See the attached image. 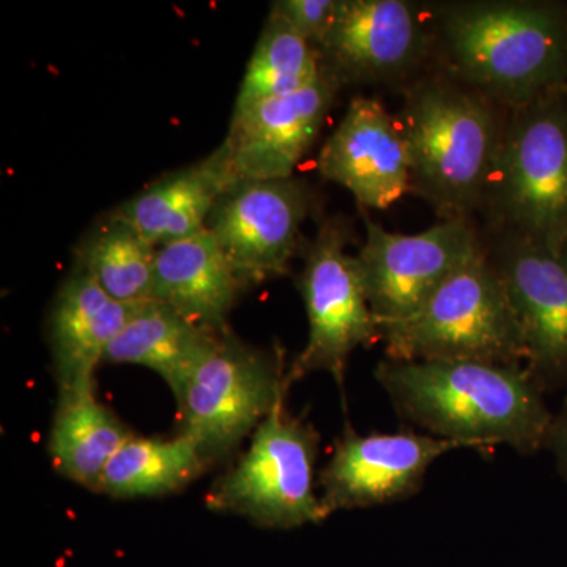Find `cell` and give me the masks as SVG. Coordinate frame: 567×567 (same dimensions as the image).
<instances>
[{
    "label": "cell",
    "instance_id": "1",
    "mask_svg": "<svg viewBox=\"0 0 567 567\" xmlns=\"http://www.w3.org/2000/svg\"><path fill=\"white\" fill-rule=\"evenodd\" d=\"M374 377L398 416L425 434L465 450L509 446L524 456L546 445L554 413L525 364L385 358Z\"/></svg>",
    "mask_w": 567,
    "mask_h": 567
},
{
    "label": "cell",
    "instance_id": "12",
    "mask_svg": "<svg viewBox=\"0 0 567 567\" xmlns=\"http://www.w3.org/2000/svg\"><path fill=\"white\" fill-rule=\"evenodd\" d=\"M457 450L465 446L412 429L358 434L346 425L319 476L324 514L330 517L339 511L368 509L412 498L423 488L436 458Z\"/></svg>",
    "mask_w": 567,
    "mask_h": 567
},
{
    "label": "cell",
    "instance_id": "21",
    "mask_svg": "<svg viewBox=\"0 0 567 567\" xmlns=\"http://www.w3.org/2000/svg\"><path fill=\"white\" fill-rule=\"evenodd\" d=\"M208 466L188 436L133 435L112 457L95 492L115 499L169 495L189 486Z\"/></svg>",
    "mask_w": 567,
    "mask_h": 567
},
{
    "label": "cell",
    "instance_id": "19",
    "mask_svg": "<svg viewBox=\"0 0 567 567\" xmlns=\"http://www.w3.org/2000/svg\"><path fill=\"white\" fill-rule=\"evenodd\" d=\"M223 334L189 322L169 306L152 300L126 323L104 354L103 363L151 369L175 395Z\"/></svg>",
    "mask_w": 567,
    "mask_h": 567
},
{
    "label": "cell",
    "instance_id": "11",
    "mask_svg": "<svg viewBox=\"0 0 567 567\" xmlns=\"http://www.w3.org/2000/svg\"><path fill=\"white\" fill-rule=\"evenodd\" d=\"M309 208L311 193L298 178L238 181L213 208L207 229L246 289L289 274Z\"/></svg>",
    "mask_w": 567,
    "mask_h": 567
},
{
    "label": "cell",
    "instance_id": "15",
    "mask_svg": "<svg viewBox=\"0 0 567 567\" xmlns=\"http://www.w3.org/2000/svg\"><path fill=\"white\" fill-rule=\"evenodd\" d=\"M341 84L323 69L303 91L234 112L226 142L240 181L292 178L315 144Z\"/></svg>",
    "mask_w": 567,
    "mask_h": 567
},
{
    "label": "cell",
    "instance_id": "16",
    "mask_svg": "<svg viewBox=\"0 0 567 567\" xmlns=\"http://www.w3.org/2000/svg\"><path fill=\"white\" fill-rule=\"evenodd\" d=\"M142 305L115 300L91 276L73 267L48 319L59 391L95 386L96 365L103 363L107 349Z\"/></svg>",
    "mask_w": 567,
    "mask_h": 567
},
{
    "label": "cell",
    "instance_id": "2",
    "mask_svg": "<svg viewBox=\"0 0 567 567\" xmlns=\"http://www.w3.org/2000/svg\"><path fill=\"white\" fill-rule=\"evenodd\" d=\"M432 22L443 71L507 111L567 87L566 3L451 2Z\"/></svg>",
    "mask_w": 567,
    "mask_h": 567
},
{
    "label": "cell",
    "instance_id": "25",
    "mask_svg": "<svg viewBox=\"0 0 567 567\" xmlns=\"http://www.w3.org/2000/svg\"><path fill=\"white\" fill-rule=\"evenodd\" d=\"M544 450L554 457L559 475L567 483V394L558 412L551 417Z\"/></svg>",
    "mask_w": 567,
    "mask_h": 567
},
{
    "label": "cell",
    "instance_id": "17",
    "mask_svg": "<svg viewBox=\"0 0 567 567\" xmlns=\"http://www.w3.org/2000/svg\"><path fill=\"white\" fill-rule=\"evenodd\" d=\"M238 181L223 141L200 162L159 178L112 213L162 248L204 230L213 208Z\"/></svg>",
    "mask_w": 567,
    "mask_h": 567
},
{
    "label": "cell",
    "instance_id": "10",
    "mask_svg": "<svg viewBox=\"0 0 567 567\" xmlns=\"http://www.w3.org/2000/svg\"><path fill=\"white\" fill-rule=\"evenodd\" d=\"M483 240L520 328L525 368L544 394L567 390V249L517 235Z\"/></svg>",
    "mask_w": 567,
    "mask_h": 567
},
{
    "label": "cell",
    "instance_id": "3",
    "mask_svg": "<svg viewBox=\"0 0 567 567\" xmlns=\"http://www.w3.org/2000/svg\"><path fill=\"white\" fill-rule=\"evenodd\" d=\"M509 111L440 70L412 82L395 115L409 148L412 192L440 221L480 213Z\"/></svg>",
    "mask_w": 567,
    "mask_h": 567
},
{
    "label": "cell",
    "instance_id": "22",
    "mask_svg": "<svg viewBox=\"0 0 567 567\" xmlns=\"http://www.w3.org/2000/svg\"><path fill=\"white\" fill-rule=\"evenodd\" d=\"M158 248L110 212L82 237L74 267L91 276L104 292L122 303L152 301Z\"/></svg>",
    "mask_w": 567,
    "mask_h": 567
},
{
    "label": "cell",
    "instance_id": "20",
    "mask_svg": "<svg viewBox=\"0 0 567 567\" xmlns=\"http://www.w3.org/2000/svg\"><path fill=\"white\" fill-rule=\"evenodd\" d=\"M133 434L100 401L95 386L59 391L48 453L55 472L96 491L104 470Z\"/></svg>",
    "mask_w": 567,
    "mask_h": 567
},
{
    "label": "cell",
    "instance_id": "4",
    "mask_svg": "<svg viewBox=\"0 0 567 567\" xmlns=\"http://www.w3.org/2000/svg\"><path fill=\"white\" fill-rule=\"evenodd\" d=\"M480 213L486 233L567 249V87L509 111Z\"/></svg>",
    "mask_w": 567,
    "mask_h": 567
},
{
    "label": "cell",
    "instance_id": "9",
    "mask_svg": "<svg viewBox=\"0 0 567 567\" xmlns=\"http://www.w3.org/2000/svg\"><path fill=\"white\" fill-rule=\"evenodd\" d=\"M364 226L357 260L380 330L415 315L483 244L473 219H446L412 235L388 233L368 215Z\"/></svg>",
    "mask_w": 567,
    "mask_h": 567
},
{
    "label": "cell",
    "instance_id": "24",
    "mask_svg": "<svg viewBox=\"0 0 567 567\" xmlns=\"http://www.w3.org/2000/svg\"><path fill=\"white\" fill-rule=\"evenodd\" d=\"M341 6L342 0H278L271 3L270 14L319 48L338 20Z\"/></svg>",
    "mask_w": 567,
    "mask_h": 567
},
{
    "label": "cell",
    "instance_id": "13",
    "mask_svg": "<svg viewBox=\"0 0 567 567\" xmlns=\"http://www.w3.org/2000/svg\"><path fill=\"white\" fill-rule=\"evenodd\" d=\"M435 47L434 29L405 0H342L319 44L323 69L339 84L409 80Z\"/></svg>",
    "mask_w": 567,
    "mask_h": 567
},
{
    "label": "cell",
    "instance_id": "23",
    "mask_svg": "<svg viewBox=\"0 0 567 567\" xmlns=\"http://www.w3.org/2000/svg\"><path fill=\"white\" fill-rule=\"evenodd\" d=\"M320 74L322 58L319 48L270 14L246 65L234 112L303 91L319 80Z\"/></svg>",
    "mask_w": 567,
    "mask_h": 567
},
{
    "label": "cell",
    "instance_id": "8",
    "mask_svg": "<svg viewBox=\"0 0 567 567\" xmlns=\"http://www.w3.org/2000/svg\"><path fill=\"white\" fill-rule=\"evenodd\" d=\"M350 237L344 221L323 219L306 248L297 287L305 301L309 333L287 372L289 386L305 375L328 372L342 388L354 350L382 342L357 256L347 252Z\"/></svg>",
    "mask_w": 567,
    "mask_h": 567
},
{
    "label": "cell",
    "instance_id": "18",
    "mask_svg": "<svg viewBox=\"0 0 567 567\" xmlns=\"http://www.w3.org/2000/svg\"><path fill=\"white\" fill-rule=\"evenodd\" d=\"M241 290L245 287L207 227L156 252L152 300L199 327L219 334L230 331L227 322Z\"/></svg>",
    "mask_w": 567,
    "mask_h": 567
},
{
    "label": "cell",
    "instance_id": "14",
    "mask_svg": "<svg viewBox=\"0 0 567 567\" xmlns=\"http://www.w3.org/2000/svg\"><path fill=\"white\" fill-rule=\"evenodd\" d=\"M317 166L323 178L349 189L361 208L386 210L412 192L404 133L398 117L375 99L350 102Z\"/></svg>",
    "mask_w": 567,
    "mask_h": 567
},
{
    "label": "cell",
    "instance_id": "6",
    "mask_svg": "<svg viewBox=\"0 0 567 567\" xmlns=\"http://www.w3.org/2000/svg\"><path fill=\"white\" fill-rule=\"evenodd\" d=\"M320 435L281 402L251 435L237 464L205 496L213 513L248 518L260 528L292 529L322 524V499L316 492Z\"/></svg>",
    "mask_w": 567,
    "mask_h": 567
},
{
    "label": "cell",
    "instance_id": "5",
    "mask_svg": "<svg viewBox=\"0 0 567 567\" xmlns=\"http://www.w3.org/2000/svg\"><path fill=\"white\" fill-rule=\"evenodd\" d=\"M382 342L390 360L525 364L520 328L484 240L415 315L382 328Z\"/></svg>",
    "mask_w": 567,
    "mask_h": 567
},
{
    "label": "cell",
    "instance_id": "7",
    "mask_svg": "<svg viewBox=\"0 0 567 567\" xmlns=\"http://www.w3.org/2000/svg\"><path fill=\"white\" fill-rule=\"evenodd\" d=\"M287 372L281 350L245 344L227 331L174 395L178 434L208 465L233 456L286 399Z\"/></svg>",
    "mask_w": 567,
    "mask_h": 567
}]
</instances>
